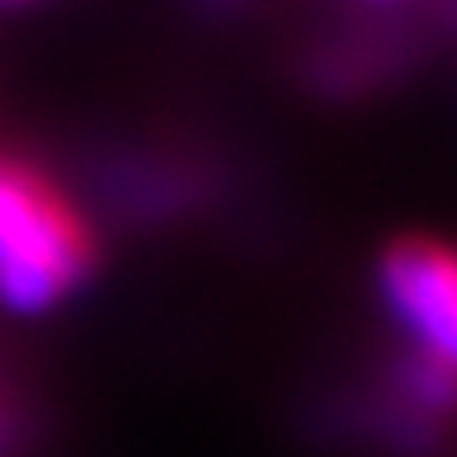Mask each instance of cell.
I'll return each instance as SVG.
<instances>
[{
    "label": "cell",
    "mask_w": 457,
    "mask_h": 457,
    "mask_svg": "<svg viewBox=\"0 0 457 457\" xmlns=\"http://www.w3.org/2000/svg\"><path fill=\"white\" fill-rule=\"evenodd\" d=\"M92 263L80 221L23 168L0 164V305L42 312Z\"/></svg>",
    "instance_id": "6da1fadb"
},
{
    "label": "cell",
    "mask_w": 457,
    "mask_h": 457,
    "mask_svg": "<svg viewBox=\"0 0 457 457\" xmlns=\"http://www.w3.org/2000/svg\"><path fill=\"white\" fill-rule=\"evenodd\" d=\"M381 294L420 354L457 370V252L427 240L396 245L381 263Z\"/></svg>",
    "instance_id": "7a4b0ae2"
},
{
    "label": "cell",
    "mask_w": 457,
    "mask_h": 457,
    "mask_svg": "<svg viewBox=\"0 0 457 457\" xmlns=\"http://www.w3.org/2000/svg\"><path fill=\"white\" fill-rule=\"evenodd\" d=\"M404 393L427 416H446V411L457 408V370L420 354L404 370Z\"/></svg>",
    "instance_id": "3957f363"
},
{
    "label": "cell",
    "mask_w": 457,
    "mask_h": 457,
    "mask_svg": "<svg viewBox=\"0 0 457 457\" xmlns=\"http://www.w3.org/2000/svg\"><path fill=\"white\" fill-rule=\"evenodd\" d=\"M0 450H4V408H0Z\"/></svg>",
    "instance_id": "277c9868"
}]
</instances>
